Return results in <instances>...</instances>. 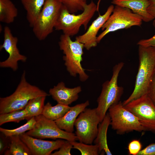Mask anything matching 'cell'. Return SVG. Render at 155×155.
Instances as JSON below:
<instances>
[{"mask_svg":"<svg viewBox=\"0 0 155 155\" xmlns=\"http://www.w3.org/2000/svg\"><path fill=\"white\" fill-rule=\"evenodd\" d=\"M139 46V66L134 88L129 96L122 102L124 106L147 94L155 73V47Z\"/></svg>","mask_w":155,"mask_h":155,"instance_id":"1","label":"cell"},{"mask_svg":"<svg viewBox=\"0 0 155 155\" xmlns=\"http://www.w3.org/2000/svg\"><path fill=\"white\" fill-rule=\"evenodd\" d=\"M49 96V94L27 81L24 70L14 92L10 96L0 98V114L24 109L31 99L39 96Z\"/></svg>","mask_w":155,"mask_h":155,"instance_id":"2","label":"cell"},{"mask_svg":"<svg viewBox=\"0 0 155 155\" xmlns=\"http://www.w3.org/2000/svg\"><path fill=\"white\" fill-rule=\"evenodd\" d=\"M59 45L64 54L63 58L65 65L70 75L75 77L78 75L81 81H86L89 76L81 63L84 48V44L76 40L73 41L70 36L63 34L60 36Z\"/></svg>","mask_w":155,"mask_h":155,"instance_id":"3","label":"cell"},{"mask_svg":"<svg viewBox=\"0 0 155 155\" xmlns=\"http://www.w3.org/2000/svg\"><path fill=\"white\" fill-rule=\"evenodd\" d=\"M97 8L96 5L92 1L86 5L82 13L75 15L70 13L62 4L54 28L62 31L63 34L73 36L78 33L82 26L85 30L87 29Z\"/></svg>","mask_w":155,"mask_h":155,"instance_id":"4","label":"cell"},{"mask_svg":"<svg viewBox=\"0 0 155 155\" xmlns=\"http://www.w3.org/2000/svg\"><path fill=\"white\" fill-rule=\"evenodd\" d=\"M124 65V63L122 62L115 65L113 68L111 80L105 81L102 85L101 93L97 100L98 105L96 108L100 123L105 116L109 108L120 101L123 93V88L118 85V79Z\"/></svg>","mask_w":155,"mask_h":155,"instance_id":"5","label":"cell"},{"mask_svg":"<svg viewBox=\"0 0 155 155\" xmlns=\"http://www.w3.org/2000/svg\"><path fill=\"white\" fill-rule=\"evenodd\" d=\"M142 21L140 16L129 9L115 5L112 14L101 28L103 31L97 37V43L110 32L134 26H140Z\"/></svg>","mask_w":155,"mask_h":155,"instance_id":"6","label":"cell"},{"mask_svg":"<svg viewBox=\"0 0 155 155\" xmlns=\"http://www.w3.org/2000/svg\"><path fill=\"white\" fill-rule=\"evenodd\" d=\"M62 5L59 0H46L32 28L34 35L39 40H44L53 32Z\"/></svg>","mask_w":155,"mask_h":155,"instance_id":"7","label":"cell"},{"mask_svg":"<svg viewBox=\"0 0 155 155\" xmlns=\"http://www.w3.org/2000/svg\"><path fill=\"white\" fill-rule=\"evenodd\" d=\"M108 110L110 125L117 134H123L134 131H145L138 118L125 108L121 101L111 106Z\"/></svg>","mask_w":155,"mask_h":155,"instance_id":"8","label":"cell"},{"mask_svg":"<svg viewBox=\"0 0 155 155\" xmlns=\"http://www.w3.org/2000/svg\"><path fill=\"white\" fill-rule=\"evenodd\" d=\"M100 123L96 108H86L79 115L74 123L75 134L79 142L92 144L97 136Z\"/></svg>","mask_w":155,"mask_h":155,"instance_id":"9","label":"cell"},{"mask_svg":"<svg viewBox=\"0 0 155 155\" xmlns=\"http://www.w3.org/2000/svg\"><path fill=\"white\" fill-rule=\"evenodd\" d=\"M35 118L36 123L34 127L26 132L27 134L40 139H60L70 142L78 140L75 134L61 129L55 121L47 119L42 115Z\"/></svg>","mask_w":155,"mask_h":155,"instance_id":"10","label":"cell"},{"mask_svg":"<svg viewBox=\"0 0 155 155\" xmlns=\"http://www.w3.org/2000/svg\"><path fill=\"white\" fill-rule=\"evenodd\" d=\"M124 106L138 118L144 131L155 133V106L147 94Z\"/></svg>","mask_w":155,"mask_h":155,"instance_id":"11","label":"cell"},{"mask_svg":"<svg viewBox=\"0 0 155 155\" xmlns=\"http://www.w3.org/2000/svg\"><path fill=\"white\" fill-rule=\"evenodd\" d=\"M3 33V42L0 45V50L4 49L8 53L9 56L5 61L0 62V67L10 68L16 71L18 69V62H25L27 57L20 53L17 46L18 38L13 35L9 27L5 26L4 27Z\"/></svg>","mask_w":155,"mask_h":155,"instance_id":"12","label":"cell"},{"mask_svg":"<svg viewBox=\"0 0 155 155\" xmlns=\"http://www.w3.org/2000/svg\"><path fill=\"white\" fill-rule=\"evenodd\" d=\"M19 136L29 149L31 155H50L52 152L59 149L65 140L60 139L47 141L36 138L26 133Z\"/></svg>","mask_w":155,"mask_h":155,"instance_id":"13","label":"cell"},{"mask_svg":"<svg viewBox=\"0 0 155 155\" xmlns=\"http://www.w3.org/2000/svg\"><path fill=\"white\" fill-rule=\"evenodd\" d=\"M114 7L113 5L109 6L104 14L99 15L93 22L85 33L76 37L75 40L83 43L86 50H89L97 45L98 33L112 14Z\"/></svg>","mask_w":155,"mask_h":155,"instance_id":"14","label":"cell"},{"mask_svg":"<svg viewBox=\"0 0 155 155\" xmlns=\"http://www.w3.org/2000/svg\"><path fill=\"white\" fill-rule=\"evenodd\" d=\"M82 90L80 86L69 88L65 86L64 82H61L50 88L49 94L58 103L69 105L78 99L79 94Z\"/></svg>","mask_w":155,"mask_h":155,"instance_id":"15","label":"cell"},{"mask_svg":"<svg viewBox=\"0 0 155 155\" xmlns=\"http://www.w3.org/2000/svg\"><path fill=\"white\" fill-rule=\"evenodd\" d=\"M111 3L115 5L129 9L140 16L142 21L145 22H150L154 19L147 11L149 5L148 0H113Z\"/></svg>","mask_w":155,"mask_h":155,"instance_id":"16","label":"cell"},{"mask_svg":"<svg viewBox=\"0 0 155 155\" xmlns=\"http://www.w3.org/2000/svg\"><path fill=\"white\" fill-rule=\"evenodd\" d=\"M90 104L88 100L71 107L69 111L62 118L55 121L61 129L67 132L73 133L75 121L80 114Z\"/></svg>","mask_w":155,"mask_h":155,"instance_id":"17","label":"cell"},{"mask_svg":"<svg viewBox=\"0 0 155 155\" xmlns=\"http://www.w3.org/2000/svg\"><path fill=\"white\" fill-rule=\"evenodd\" d=\"M111 118L108 113H107L102 121L98 126L97 136L94 142L98 147L99 152L103 151L107 155H111L107 144V134L108 127L111 123Z\"/></svg>","mask_w":155,"mask_h":155,"instance_id":"18","label":"cell"},{"mask_svg":"<svg viewBox=\"0 0 155 155\" xmlns=\"http://www.w3.org/2000/svg\"><path fill=\"white\" fill-rule=\"evenodd\" d=\"M26 11L27 20L32 28L38 17L46 0H20Z\"/></svg>","mask_w":155,"mask_h":155,"instance_id":"19","label":"cell"},{"mask_svg":"<svg viewBox=\"0 0 155 155\" xmlns=\"http://www.w3.org/2000/svg\"><path fill=\"white\" fill-rule=\"evenodd\" d=\"M18 14V9L10 0H0V21L7 24L13 23Z\"/></svg>","mask_w":155,"mask_h":155,"instance_id":"20","label":"cell"},{"mask_svg":"<svg viewBox=\"0 0 155 155\" xmlns=\"http://www.w3.org/2000/svg\"><path fill=\"white\" fill-rule=\"evenodd\" d=\"M9 143L4 155H31L30 152L19 135L9 137Z\"/></svg>","mask_w":155,"mask_h":155,"instance_id":"21","label":"cell"},{"mask_svg":"<svg viewBox=\"0 0 155 155\" xmlns=\"http://www.w3.org/2000/svg\"><path fill=\"white\" fill-rule=\"evenodd\" d=\"M70 108L69 105L58 103L53 106L48 102L44 105L42 115L48 119L55 121L63 116Z\"/></svg>","mask_w":155,"mask_h":155,"instance_id":"22","label":"cell"},{"mask_svg":"<svg viewBox=\"0 0 155 155\" xmlns=\"http://www.w3.org/2000/svg\"><path fill=\"white\" fill-rule=\"evenodd\" d=\"M46 97L39 96L29 100L24 108L27 115V120H28L33 117L42 115Z\"/></svg>","mask_w":155,"mask_h":155,"instance_id":"23","label":"cell"},{"mask_svg":"<svg viewBox=\"0 0 155 155\" xmlns=\"http://www.w3.org/2000/svg\"><path fill=\"white\" fill-rule=\"evenodd\" d=\"M27 117V113L24 108L0 114V125L9 122L19 123L26 119Z\"/></svg>","mask_w":155,"mask_h":155,"instance_id":"24","label":"cell"},{"mask_svg":"<svg viewBox=\"0 0 155 155\" xmlns=\"http://www.w3.org/2000/svg\"><path fill=\"white\" fill-rule=\"evenodd\" d=\"M36 123L35 117H33L28 120L24 125L17 128L9 129L0 127V131L7 137L13 135H19L30 130L34 127Z\"/></svg>","mask_w":155,"mask_h":155,"instance_id":"25","label":"cell"},{"mask_svg":"<svg viewBox=\"0 0 155 155\" xmlns=\"http://www.w3.org/2000/svg\"><path fill=\"white\" fill-rule=\"evenodd\" d=\"M73 148L79 150L81 155H98L99 153L98 146L95 144H88L76 141L70 142Z\"/></svg>","mask_w":155,"mask_h":155,"instance_id":"26","label":"cell"},{"mask_svg":"<svg viewBox=\"0 0 155 155\" xmlns=\"http://www.w3.org/2000/svg\"><path fill=\"white\" fill-rule=\"evenodd\" d=\"M68 11L74 13L78 11H83L87 4V0H59Z\"/></svg>","mask_w":155,"mask_h":155,"instance_id":"27","label":"cell"},{"mask_svg":"<svg viewBox=\"0 0 155 155\" xmlns=\"http://www.w3.org/2000/svg\"><path fill=\"white\" fill-rule=\"evenodd\" d=\"M142 145L140 140H133L128 144V149L129 155H137L141 150Z\"/></svg>","mask_w":155,"mask_h":155,"instance_id":"28","label":"cell"},{"mask_svg":"<svg viewBox=\"0 0 155 155\" xmlns=\"http://www.w3.org/2000/svg\"><path fill=\"white\" fill-rule=\"evenodd\" d=\"M73 146L70 142L65 140L58 151L52 153L51 155H71V151Z\"/></svg>","mask_w":155,"mask_h":155,"instance_id":"29","label":"cell"},{"mask_svg":"<svg viewBox=\"0 0 155 155\" xmlns=\"http://www.w3.org/2000/svg\"><path fill=\"white\" fill-rule=\"evenodd\" d=\"M9 143V137L5 135L2 133H0V155L4 154L8 148Z\"/></svg>","mask_w":155,"mask_h":155,"instance_id":"30","label":"cell"},{"mask_svg":"<svg viewBox=\"0 0 155 155\" xmlns=\"http://www.w3.org/2000/svg\"><path fill=\"white\" fill-rule=\"evenodd\" d=\"M153 25L155 28V19H154ZM137 44L139 45L144 46H152L155 47V34L149 38L140 40L138 42Z\"/></svg>","mask_w":155,"mask_h":155,"instance_id":"31","label":"cell"},{"mask_svg":"<svg viewBox=\"0 0 155 155\" xmlns=\"http://www.w3.org/2000/svg\"><path fill=\"white\" fill-rule=\"evenodd\" d=\"M147 94L155 106V73L150 83Z\"/></svg>","mask_w":155,"mask_h":155,"instance_id":"32","label":"cell"},{"mask_svg":"<svg viewBox=\"0 0 155 155\" xmlns=\"http://www.w3.org/2000/svg\"><path fill=\"white\" fill-rule=\"evenodd\" d=\"M137 155H155V143L151 144L141 150Z\"/></svg>","mask_w":155,"mask_h":155,"instance_id":"33","label":"cell"},{"mask_svg":"<svg viewBox=\"0 0 155 155\" xmlns=\"http://www.w3.org/2000/svg\"><path fill=\"white\" fill-rule=\"evenodd\" d=\"M149 5L147 11L155 19V0H148Z\"/></svg>","mask_w":155,"mask_h":155,"instance_id":"34","label":"cell"}]
</instances>
